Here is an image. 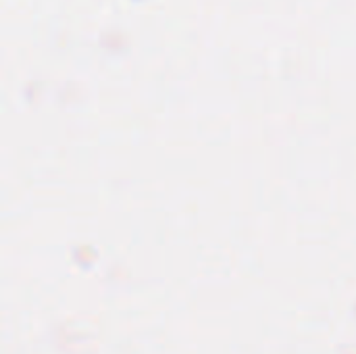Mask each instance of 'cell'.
I'll return each instance as SVG.
<instances>
[]
</instances>
